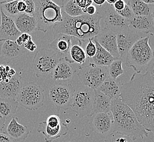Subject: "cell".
Instances as JSON below:
<instances>
[{
	"instance_id": "cell-47",
	"label": "cell",
	"mask_w": 154,
	"mask_h": 142,
	"mask_svg": "<svg viewBox=\"0 0 154 142\" xmlns=\"http://www.w3.org/2000/svg\"><path fill=\"white\" fill-rule=\"evenodd\" d=\"M116 0H106V2L110 6H113Z\"/></svg>"
},
{
	"instance_id": "cell-29",
	"label": "cell",
	"mask_w": 154,
	"mask_h": 142,
	"mask_svg": "<svg viewBox=\"0 0 154 142\" xmlns=\"http://www.w3.org/2000/svg\"><path fill=\"white\" fill-rule=\"evenodd\" d=\"M82 45V42L80 40L78 44H73L69 52L72 63H75L80 66L84 65L87 60L86 54Z\"/></svg>"
},
{
	"instance_id": "cell-3",
	"label": "cell",
	"mask_w": 154,
	"mask_h": 142,
	"mask_svg": "<svg viewBox=\"0 0 154 142\" xmlns=\"http://www.w3.org/2000/svg\"><path fill=\"white\" fill-rule=\"evenodd\" d=\"M110 112L113 118V131L130 137L134 141L148 137V132L138 121L133 111L120 96L111 100Z\"/></svg>"
},
{
	"instance_id": "cell-17",
	"label": "cell",
	"mask_w": 154,
	"mask_h": 142,
	"mask_svg": "<svg viewBox=\"0 0 154 142\" xmlns=\"http://www.w3.org/2000/svg\"><path fill=\"white\" fill-rule=\"evenodd\" d=\"M90 126L96 133L106 134L113 131V118L111 112L97 113L91 116Z\"/></svg>"
},
{
	"instance_id": "cell-15",
	"label": "cell",
	"mask_w": 154,
	"mask_h": 142,
	"mask_svg": "<svg viewBox=\"0 0 154 142\" xmlns=\"http://www.w3.org/2000/svg\"><path fill=\"white\" fill-rule=\"evenodd\" d=\"M94 39L102 47L109 52L116 59H120L116 42V34L112 30L104 27L103 29H101Z\"/></svg>"
},
{
	"instance_id": "cell-48",
	"label": "cell",
	"mask_w": 154,
	"mask_h": 142,
	"mask_svg": "<svg viewBox=\"0 0 154 142\" xmlns=\"http://www.w3.org/2000/svg\"><path fill=\"white\" fill-rule=\"evenodd\" d=\"M143 2L147 5H154V0H142Z\"/></svg>"
},
{
	"instance_id": "cell-46",
	"label": "cell",
	"mask_w": 154,
	"mask_h": 142,
	"mask_svg": "<svg viewBox=\"0 0 154 142\" xmlns=\"http://www.w3.org/2000/svg\"><path fill=\"white\" fill-rule=\"evenodd\" d=\"M92 3H94L96 6L102 7L104 3H106V0H92Z\"/></svg>"
},
{
	"instance_id": "cell-22",
	"label": "cell",
	"mask_w": 154,
	"mask_h": 142,
	"mask_svg": "<svg viewBox=\"0 0 154 142\" xmlns=\"http://www.w3.org/2000/svg\"><path fill=\"white\" fill-rule=\"evenodd\" d=\"M30 133L28 127L20 124L16 117H12L6 130V133L12 139L19 142L26 139Z\"/></svg>"
},
{
	"instance_id": "cell-26",
	"label": "cell",
	"mask_w": 154,
	"mask_h": 142,
	"mask_svg": "<svg viewBox=\"0 0 154 142\" xmlns=\"http://www.w3.org/2000/svg\"><path fill=\"white\" fill-rule=\"evenodd\" d=\"M122 85L119 82L109 77L98 87L97 90L112 100L120 96Z\"/></svg>"
},
{
	"instance_id": "cell-2",
	"label": "cell",
	"mask_w": 154,
	"mask_h": 142,
	"mask_svg": "<svg viewBox=\"0 0 154 142\" xmlns=\"http://www.w3.org/2000/svg\"><path fill=\"white\" fill-rule=\"evenodd\" d=\"M62 21L53 27L54 36L59 33L71 36L81 41H88L97 35L101 30V13L95 15L83 14L76 17L67 15L62 11Z\"/></svg>"
},
{
	"instance_id": "cell-35",
	"label": "cell",
	"mask_w": 154,
	"mask_h": 142,
	"mask_svg": "<svg viewBox=\"0 0 154 142\" xmlns=\"http://www.w3.org/2000/svg\"><path fill=\"white\" fill-rule=\"evenodd\" d=\"M92 39H89L88 40V42L86 45L85 49L84 50L86 54L87 59L92 58L94 56H95V54L96 52V47Z\"/></svg>"
},
{
	"instance_id": "cell-39",
	"label": "cell",
	"mask_w": 154,
	"mask_h": 142,
	"mask_svg": "<svg viewBox=\"0 0 154 142\" xmlns=\"http://www.w3.org/2000/svg\"><path fill=\"white\" fill-rule=\"evenodd\" d=\"M32 37L28 33H21L20 36L18 37L16 39V43L19 46H23L25 43H26L27 41H29L30 39H31Z\"/></svg>"
},
{
	"instance_id": "cell-42",
	"label": "cell",
	"mask_w": 154,
	"mask_h": 142,
	"mask_svg": "<svg viewBox=\"0 0 154 142\" xmlns=\"http://www.w3.org/2000/svg\"><path fill=\"white\" fill-rule=\"evenodd\" d=\"M97 12V8L93 4L89 6L86 9L85 14L89 15H94Z\"/></svg>"
},
{
	"instance_id": "cell-8",
	"label": "cell",
	"mask_w": 154,
	"mask_h": 142,
	"mask_svg": "<svg viewBox=\"0 0 154 142\" xmlns=\"http://www.w3.org/2000/svg\"><path fill=\"white\" fill-rule=\"evenodd\" d=\"M45 100L43 89L37 84L28 83L21 88L17 101L27 110H36L43 106Z\"/></svg>"
},
{
	"instance_id": "cell-37",
	"label": "cell",
	"mask_w": 154,
	"mask_h": 142,
	"mask_svg": "<svg viewBox=\"0 0 154 142\" xmlns=\"http://www.w3.org/2000/svg\"><path fill=\"white\" fill-rule=\"evenodd\" d=\"M25 2L26 3V10L25 11V13L28 15L33 16L34 14L35 9V5L34 3L33 0H25Z\"/></svg>"
},
{
	"instance_id": "cell-43",
	"label": "cell",
	"mask_w": 154,
	"mask_h": 142,
	"mask_svg": "<svg viewBox=\"0 0 154 142\" xmlns=\"http://www.w3.org/2000/svg\"><path fill=\"white\" fill-rule=\"evenodd\" d=\"M26 6L24 1H18L17 3V9L20 13H24L26 10Z\"/></svg>"
},
{
	"instance_id": "cell-1",
	"label": "cell",
	"mask_w": 154,
	"mask_h": 142,
	"mask_svg": "<svg viewBox=\"0 0 154 142\" xmlns=\"http://www.w3.org/2000/svg\"><path fill=\"white\" fill-rule=\"evenodd\" d=\"M122 101L133 111L145 130L154 128V63L144 73H134L128 83L122 84Z\"/></svg>"
},
{
	"instance_id": "cell-24",
	"label": "cell",
	"mask_w": 154,
	"mask_h": 142,
	"mask_svg": "<svg viewBox=\"0 0 154 142\" xmlns=\"http://www.w3.org/2000/svg\"><path fill=\"white\" fill-rule=\"evenodd\" d=\"M15 26L21 33L32 32L36 30V21L33 16L25 13H19L13 19Z\"/></svg>"
},
{
	"instance_id": "cell-45",
	"label": "cell",
	"mask_w": 154,
	"mask_h": 142,
	"mask_svg": "<svg viewBox=\"0 0 154 142\" xmlns=\"http://www.w3.org/2000/svg\"><path fill=\"white\" fill-rule=\"evenodd\" d=\"M6 121V120L5 119L3 118L2 116H0V133L2 132L3 128H5Z\"/></svg>"
},
{
	"instance_id": "cell-23",
	"label": "cell",
	"mask_w": 154,
	"mask_h": 142,
	"mask_svg": "<svg viewBox=\"0 0 154 142\" xmlns=\"http://www.w3.org/2000/svg\"><path fill=\"white\" fill-rule=\"evenodd\" d=\"M111 100L103 93L94 90V98L92 103L91 116L97 113H107L110 112Z\"/></svg>"
},
{
	"instance_id": "cell-21",
	"label": "cell",
	"mask_w": 154,
	"mask_h": 142,
	"mask_svg": "<svg viewBox=\"0 0 154 142\" xmlns=\"http://www.w3.org/2000/svg\"><path fill=\"white\" fill-rule=\"evenodd\" d=\"M25 52L24 45L19 46L16 42L7 40L3 42L1 47V54L6 63L23 55Z\"/></svg>"
},
{
	"instance_id": "cell-31",
	"label": "cell",
	"mask_w": 154,
	"mask_h": 142,
	"mask_svg": "<svg viewBox=\"0 0 154 142\" xmlns=\"http://www.w3.org/2000/svg\"><path fill=\"white\" fill-rule=\"evenodd\" d=\"M18 2V1H0V8L6 15L14 18L20 13L17 9Z\"/></svg>"
},
{
	"instance_id": "cell-6",
	"label": "cell",
	"mask_w": 154,
	"mask_h": 142,
	"mask_svg": "<svg viewBox=\"0 0 154 142\" xmlns=\"http://www.w3.org/2000/svg\"><path fill=\"white\" fill-rule=\"evenodd\" d=\"M78 77L84 86L90 89H97L109 77L108 67L97 66L86 60L79 67Z\"/></svg>"
},
{
	"instance_id": "cell-19",
	"label": "cell",
	"mask_w": 154,
	"mask_h": 142,
	"mask_svg": "<svg viewBox=\"0 0 154 142\" xmlns=\"http://www.w3.org/2000/svg\"><path fill=\"white\" fill-rule=\"evenodd\" d=\"M37 132L42 134L45 138V142H52L61 137L66 136L68 132L69 128L67 125L61 122L57 127L51 128L48 127L45 122H39L37 128Z\"/></svg>"
},
{
	"instance_id": "cell-11",
	"label": "cell",
	"mask_w": 154,
	"mask_h": 142,
	"mask_svg": "<svg viewBox=\"0 0 154 142\" xmlns=\"http://www.w3.org/2000/svg\"><path fill=\"white\" fill-rule=\"evenodd\" d=\"M76 38L65 34L59 33L54 36V39L49 45V49L67 62L72 63L69 52Z\"/></svg>"
},
{
	"instance_id": "cell-7",
	"label": "cell",
	"mask_w": 154,
	"mask_h": 142,
	"mask_svg": "<svg viewBox=\"0 0 154 142\" xmlns=\"http://www.w3.org/2000/svg\"><path fill=\"white\" fill-rule=\"evenodd\" d=\"M60 59L50 49L43 48L33 57L32 69L37 78H45L52 73Z\"/></svg>"
},
{
	"instance_id": "cell-18",
	"label": "cell",
	"mask_w": 154,
	"mask_h": 142,
	"mask_svg": "<svg viewBox=\"0 0 154 142\" xmlns=\"http://www.w3.org/2000/svg\"><path fill=\"white\" fill-rule=\"evenodd\" d=\"M1 24L0 25V42L7 40L15 41L21 33L18 31L13 19L6 15L0 9Z\"/></svg>"
},
{
	"instance_id": "cell-44",
	"label": "cell",
	"mask_w": 154,
	"mask_h": 142,
	"mask_svg": "<svg viewBox=\"0 0 154 142\" xmlns=\"http://www.w3.org/2000/svg\"><path fill=\"white\" fill-rule=\"evenodd\" d=\"M0 142H14L6 132L0 133Z\"/></svg>"
},
{
	"instance_id": "cell-40",
	"label": "cell",
	"mask_w": 154,
	"mask_h": 142,
	"mask_svg": "<svg viewBox=\"0 0 154 142\" xmlns=\"http://www.w3.org/2000/svg\"><path fill=\"white\" fill-rule=\"evenodd\" d=\"M23 45L25 49H26V50L29 51L30 52L35 51L37 48V45L33 42L32 38L30 39L29 41H27L26 43H25Z\"/></svg>"
},
{
	"instance_id": "cell-25",
	"label": "cell",
	"mask_w": 154,
	"mask_h": 142,
	"mask_svg": "<svg viewBox=\"0 0 154 142\" xmlns=\"http://www.w3.org/2000/svg\"><path fill=\"white\" fill-rule=\"evenodd\" d=\"M92 39L96 47V52L95 56L92 58L87 59V60L96 65L105 67L109 66L114 60L116 59L109 52L105 50L102 47L94 38H93Z\"/></svg>"
},
{
	"instance_id": "cell-33",
	"label": "cell",
	"mask_w": 154,
	"mask_h": 142,
	"mask_svg": "<svg viewBox=\"0 0 154 142\" xmlns=\"http://www.w3.org/2000/svg\"><path fill=\"white\" fill-rule=\"evenodd\" d=\"M104 142H134L130 137L123 135L116 131H112L108 134Z\"/></svg>"
},
{
	"instance_id": "cell-10",
	"label": "cell",
	"mask_w": 154,
	"mask_h": 142,
	"mask_svg": "<svg viewBox=\"0 0 154 142\" xmlns=\"http://www.w3.org/2000/svg\"><path fill=\"white\" fill-rule=\"evenodd\" d=\"M75 90L71 84H60L53 85L49 90L48 100L57 108H69Z\"/></svg>"
},
{
	"instance_id": "cell-4",
	"label": "cell",
	"mask_w": 154,
	"mask_h": 142,
	"mask_svg": "<svg viewBox=\"0 0 154 142\" xmlns=\"http://www.w3.org/2000/svg\"><path fill=\"white\" fill-rule=\"evenodd\" d=\"M151 36L139 39L134 44L125 60L126 67L132 68L135 73H142L154 63L153 50L150 45Z\"/></svg>"
},
{
	"instance_id": "cell-38",
	"label": "cell",
	"mask_w": 154,
	"mask_h": 142,
	"mask_svg": "<svg viewBox=\"0 0 154 142\" xmlns=\"http://www.w3.org/2000/svg\"><path fill=\"white\" fill-rule=\"evenodd\" d=\"M75 3L82 9L84 14H85L86 8L93 4L92 0H75Z\"/></svg>"
},
{
	"instance_id": "cell-32",
	"label": "cell",
	"mask_w": 154,
	"mask_h": 142,
	"mask_svg": "<svg viewBox=\"0 0 154 142\" xmlns=\"http://www.w3.org/2000/svg\"><path fill=\"white\" fill-rule=\"evenodd\" d=\"M122 62L121 59L116 60L109 66H108L109 77L114 80H116L119 76L124 73L122 68Z\"/></svg>"
},
{
	"instance_id": "cell-20",
	"label": "cell",
	"mask_w": 154,
	"mask_h": 142,
	"mask_svg": "<svg viewBox=\"0 0 154 142\" xmlns=\"http://www.w3.org/2000/svg\"><path fill=\"white\" fill-rule=\"evenodd\" d=\"M75 71L71 64L63 59H61L51 76L55 81L67 82L71 79Z\"/></svg>"
},
{
	"instance_id": "cell-13",
	"label": "cell",
	"mask_w": 154,
	"mask_h": 142,
	"mask_svg": "<svg viewBox=\"0 0 154 142\" xmlns=\"http://www.w3.org/2000/svg\"><path fill=\"white\" fill-rule=\"evenodd\" d=\"M128 27L140 38L154 34V16H134L128 20Z\"/></svg>"
},
{
	"instance_id": "cell-34",
	"label": "cell",
	"mask_w": 154,
	"mask_h": 142,
	"mask_svg": "<svg viewBox=\"0 0 154 142\" xmlns=\"http://www.w3.org/2000/svg\"><path fill=\"white\" fill-rule=\"evenodd\" d=\"M125 2H126V5L124 9H122L121 11L116 12L122 18H124L125 19L129 20L134 18V15L128 1H125Z\"/></svg>"
},
{
	"instance_id": "cell-41",
	"label": "cell",
	"mask_w": 154,
	"mask_h": 142,
	"mask_svg": "<svg viewBox=\"0 0 154 142\" xmlns=\"http://www.w3.org/2000/svg\"><path fill=\"white\" fill-rule=\"evenodd\" d=\"M125 5H126L125 1L116 0V3L114 4L113 7L116 12H119V11H121L122 9H124Z\"/></svg>"
},
{
	"instance_id": "cell-16",
	"label": "cell",
	"mask_w": 154,
	"mask_h": 142,
	"mask_svg": "<svg viewBox=\"0 0 154 142\" xmlns=\"http://www.w3.org/2000/svg\"><path fill=\"white\" fill-rule=\"evenodd\" d=\"M21 74V72H16L8 82L0 83V98L17 100L19 92L23 87Z\"/></svg>"
},
{
	"instance_id": "cell-14",
	"label": "cell",
	"mask_w": 154,
	"mask_h": 142,
	"mask_svg": "<svg viewBox=\"0 0 154 142\" xmlns=\"http://www.w3.org/2000/svg\"><path fill=\"white\" fill-rule=\"evenodd\" d=\"M140 37L134 31L128 28L116 33V42L120 59L125 61L128 51Z\"/></svg>"
},
{
	"instance_id": "cell-9",
	"label": "cell",
	"mask_w": 154,
	"mask_h": 142,
	"mask_svg": "<svg viewBox=\"0 0 154 142\" xmlns=\"http://www.w3.org/2000/svg\"><path fill=\"white\" fill-rule=\"evenodd\" d=\"M94 98V90L84 86L75 90L69 108L80 118L91 116Z\"/></svg>"
},
{
	"instance_id": "cell-12",
	"label": "cell",
	"mask_w": 154,
	"mask_h": 142,
	"mask_svg": "<svg viewBox=\"0 0 154 142\" xmlns=\"http://www.w3.org/2000/svg\"><path fill=\"white\" fill-rule=\"evenodd\" d=\"M101 14L102 18H103L106 27L112 30L116 34L128 28V20L119 15L113 6L109 5L104 6Z\"/></svg>"
},
{
	"instance_id": "cell-27",
	"label": "cell",
	"mask_w": 154,
	"mask_h": 142,
	"mask_svg": "<svg viewBox=\"0 0 154 142\" xmlns=\"http://www.w3.org/2000/svg\"><path fill=\"white\" fill-rule=\"evenodd\" d=\"M134 16H154V5H147L142 0L128 1Z\"/></svg>"
},
{
	"instance_id": "cell-36",
	"label": "cell",
	"mask_w": 154,
	"mask_h": 142,
	"mask_svg": "<svg viewBox=\"0 0 154 142\" xmlns=\"http://www.w3.org/2000/svg\"><path fill=\"white\" fill-rule=\"evenodd\" d=\"M45 122L48 126L51 128L57 127L62 122L59 116L55 114L49 116Z\"/></svg>"
},
{
	"instance_id": "cell-5",
	"label": "cell",
	"mask_w": 154,
	"mask_h": 142,
	"mask_svg": "<svg viewBox=\"0 0 154 142\" xmlns=\"http://www.w3.org/2000/svg\"><path fill=\"white\" fill-rule=\"evenodd\" d=\"M36 30L46 33L62 21V8L51 0L34 1Z\"/></svg>"
},
{
	"instance_id": "cell-28",
	"label": "cell",
	"mask_w": 154,
	"mask_h": 142,
	"mask_svg": "<svg viewBox=\"0 0 154 142\" xmlns=\"http://www.w3.org/2000/svg\"><path fill=\"white\" fill-rule=\"evenodd\" d=\"M18 106L19 103L17 100L0 98V116L6 120L9 119L15 114Z\"/></svg>"
},
{
	"instance_id": "cell-30",
	"label": "cell",
	"mask_w": 154,
	"mask_h": 142,
	"mask_svg": "<svg viewBox=\"0 0 154 142\" xmlns=\"http://www.w3.org/2000/svg\"><path fill=\"white\" fill-rule=\"evenodd\" d=\"M62 11L71 17H76L85 14L77 3L75 0H64L62 1Z\"/></svg>"
}]
</instances>
